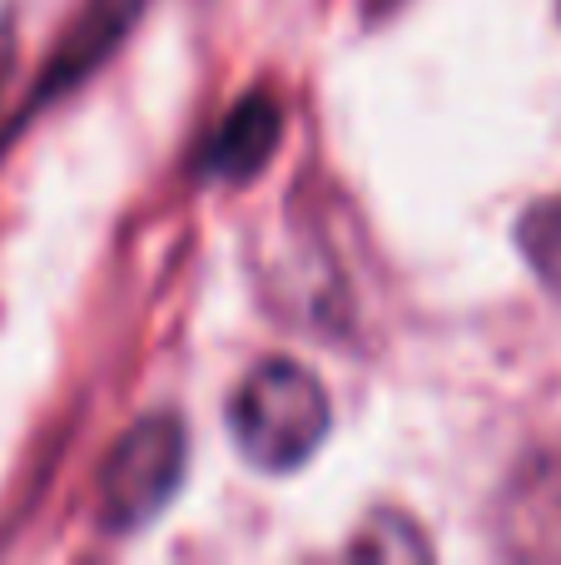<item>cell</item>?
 Listing matches in <instances>:
<instances>
[{
	"mask_svg": "<svg viewBox=\"0 0 561 565\" xmlns=\"http://www.w3.org/2000/svg\"><path fill=\"white\" fill-rule=\"evenodd\" d=\"M517 244H522L527 264L537 268V278L561 292V194L542 199V204L517 224Z\"/></svg>",
	"mask_w": 561,
	"mask_h": 565,
	"instance_id": "5",
	"label": "cell"
},
{
	"mask_svg": "<svg viewBox=\"0 0 561 565\" xmlns=\"http://www.w3.org/2000/svg\"><path fill=\"white\" fill-rule=\"evenodd\" d=\"M278 139H284V109L268 95H248L244 105L229 109V119L219 125V135L209 139V174L219 179H254L258 169L274 159Z\"/></svg>",
	"mask_w": 561,
	"mask_h": 565,
	"instance_id": "3",
	"label": "cell"
},
{
	"mask_svg": "<svg viewBox=\"0 0 561 565\" xmlns=\"http://www.w3.org/2000/svg\"><path fill=\"white\" fill-rule=\"evenodd\" d=\"M234 447L258 471H298L328 437V392L298 362H258L229 407Z\"/></svg>",
	"mask_w": 561,
	"mask_h": 565,
	"instance_id": "1",
	"label": "cell"
},
{
	"mask_svg": "<svg viewBox=\"0 0 561 565\" xmlns=\"http://www.w3.org/2000/svg\"><path fill=\"white\" fill-rule=\"evenodd\" d=\"M189 441L174 417H145L109 447L99 471V521L109 531H139L174 501L184 481Z\"/></svg>",
	"mask_w": 561,
	"mask_h": 565,
	"instance_id": "2",
	"label": "cell"
},
{
	"mask_svg": "<svg viewBox=\"0 0 561 565\" xmlns=\"http://www.w3.org/2000/svg\"><path fill=\"white\" fill-rule=\"evenodd\" d=\"M348 556L358 561H427V541L417 536L413 521L403 516H373L358 541L348 546Z\"/></svg>",
	"mask_w": 561,
	"mask_h": 565,
	"instance_id": "6",
	"label": "cell"
},
{
	"mask_svg": "<svg viewBox=\"0 0 561 565\" xmlns=\"http://www.w3.org/2000/svg\"><path fill=\"white\" fill-rule=\"evenodd\" d=\"M135 6H139V0H95V6H89V15H85V30H80L75 40H65V55H60V79L85 75V70L95 65L109 45H115L119 30L129 25Z\"/></svg>",
	"mask_w": 561,
	"mask_h": 565,
	"instance_id": "4",
	"label": "cell"
}]
</instances>
